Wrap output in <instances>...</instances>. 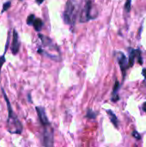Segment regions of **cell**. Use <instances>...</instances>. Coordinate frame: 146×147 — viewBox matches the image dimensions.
<instances>
[{"mask_svg": "<svg viewBox=\"0 0 146 147\" xmlns=\"http://www.w3.org/2000/svg\"><path fill=\"white\" fill-rule=\"evenodd\" d=\"M2 91H3V95L5 98L8 111H9V117H8V123H7L8 131L10 134H21L22 131V126L21 122L19 121L18 118L16 117V115H15V113L13 112L10 102H9V99H8V97H7V96L4 93L3 89H2Z\"/></svg>", "mask_w": 146, "mask_h": 147, "instance_id": "cell-1", "label": "cell"}, {"mask_svg": "<svg viewBox=\"0 0 146 147\" xmlns=\"http://www.w3.org/2000/svg\"><path fill=\"white\" fill-rule=\"evenodd\" d=\"M77 3L74 0H67L65 4V9L64 11L63 18L65 24L73 26L75 23V18H76V8Z\"/></svg>", "mask_w": 146, "mask_h": 147, "instance_id": "cell-2", "label": "cell"}, {"mask_svg": "<svg viewBox=\"0 0 146 147\" xmlns=\"http://www.w3.org/2000/svg\"><path fill=\"white\" fill-rule=\"evenodd\" d=\"M91 12H92V2L91 0H87L80 15V22H86L90 19H94V17L91 16L92 14Z\"/></svg>", "mask_w": 146, "mask_h": 147, "instance_id": "cell-3", "label": "cell"}, {"mask_svg": "<svg viewBox=\"0 0 146 147\" xmlns=\"http://www.w3.org/2000/svg\"><path fill=\"white\" fill-rule=\"evenodd\" d=\"M44 134H43V143L45 147H53V134L52 130L50 125L44 127Z\"/></svg>", "mask_w": 146, "mask_h": 147, "instance_id": "cell-4", "label": "cell"}, {"mask_svg": "<svg viewBox=\"0 0 146 147\" xmlns=\"http://www.w3.org/2000/svg\"><path fill=\"white\" fill-rule=\"evenodd\" d=\"M138 59L139 63L140 65L143 64V59L141 56V51L139 49H130L129 50V59H128V66L132 67L134 65L135 59Z\"/></svg>", "mask_w": 146, "mask_h": 147, "instance_id": "cell-5", "label": "cell"}, {"mask_svg": "<svg viewBox=\"0 0 146 147\" xmlns=\"http://www.w3.org/2000/svg\"><path fill=\"white\" fill-rule=\"evenodd\" d=\"M117 59H118V62H119L120 70L122 71L123 78H125L126 69L129 68V66H128V60L126 59V57L125 56V54L123 53H120V52H119L117 53Z\"/></svg>", "mask_w": 146, "mask_h": 147, "instance_id": "cell-6", "label": "cell"}, {"mask_svg": "<svg viewBox=\"0 0 146 147\" xmlns=\"http://www.w3.org/2000/svg\"><path fill=\"white\" fill-rule=\"evenodd\" d=\"M20 49V40L19 35L15 30L13 31V38H12V45H11V52L14 55H15Z\"/></svg>", "mask_w": 146, "mask_h": 147, "instance_id": "cell-7", "label": "cell"}, {"mask_svg": "<svg viewBox=\"0 0 146 147\" xmlns=\"http://www.w3.org/2000/svg\"><path fill=\"white\" fill-rule=\"evenodd\" d=\"M36 111L38 113V116H39V119L41 122V124L46 127V126H48L50 125L49 123V121L46 117V112H45V109L41 107H36Z\"/></svg>", "mask_w": 146, "mask_h": 147, "instance_id": "cell-8", "label": "cell"}, {"mask_svg": "<svg viewBox=\"0 0 146 147\" xmlns=\"http://www.w3.org/2000/svg\"><path fill=\"white\" fill-rule=\"evenodd\" d=\"M39 37L40 38L41 42H42V45H43L44 47H51V48H52V49H57V47L52 43V40L50 38H48V37H46V36H44V35H42V34H39Z\"/></svg>", "mask_w": 146, "mask_h": 147, "instance_id": "cell-9", "label": "cell"}, {"mask_svg": "<svg viewBox=\"0 0 146 147\" xmlns=\"http://www.w3.org/2000/svg\"><path fill=\"white\" fill-rule=\"evenodd\" d=\"M120 88V83L118 80L115 81V84L113 89V95H112V101L113 102H117L119 100V95H118V90Z\"/></svg>", "mask_w": 146, "mask_h": 147, "instance_id": "cell-10", "label": "cell"}, {"mask_svg": "<svg viewBox=\"0 0 146 147\" xmlns=\"http://www.w3.org/2000/svg\"><path fill=\"white\" fill-rule=\"evenodd\" d=\"M33 26H34V29L37 32H40L41 30L42 27H43V22H42V20L40 19V18H35V20H34V22L33 23Z\"/></svg>", "mask_w": 146, "mask_h": 147, "instance_id": "cell-11", "label": "cell"}, {"mask_svg": "<svg viewBox=\"0 0 146 147\" xmlns=\"http://www.w3.org/2000/svg\"><path fill=\"white\" fill-rule=\"evenodd\" d=\"M107 112H108V115L110 117L111 122L114 125L115 127H118V119H117L116 115H114V113L112 110H107Z\"/></svg>", "mask_w": 146, "mask_h": 147, "instance_id": "cell-12", "label": "cell"}, {"mask_svg": "<svg viewBox=\"0 0 146 147\" xmlns=\"http://www.w3.org/2000/svg\"><path fill=\"white\" fill-rule=\"evenodd\" d=\"M132 8V0H126L125 3V10L126 13H129Z\"/></svg>", "mask_w": 146, "mask_h": 147, "instance_id": "cell-13", "label": "cell"}, {"mask_svg": "<svg viewBox=\"0 0 146 147\" xmlns=\"http://www.w3.org/2000/svg\"><path fill=\"white\" fill-rule=\"evenodd\" d=\"M34 20H35L34 15H33V14L29 15V16H28V18H27V23H28V25H33Z\"/></svg>", "mask_w": 146, "mask_h": 147, "instance_id": "cell-14", "label": "cell"}, {"mask_svg": "<svg viewBox=\"0 0 146 147\" xmlns=\"http://www.w3.org/2000/svg\"><path fill=\"white\" fill-rule=\"evenodd\" d=\"M87 117L90 118V119H95L96 117V114L95 112H93L91 109H89L87 112Z\"/></svg>", "mask_w": 146, "mask_h": 147, "instance_id": "cell-15", "label": "cell"}, {"mask_svg": "<svg viewBox=\"0 0 146 147\" xmlns=\"http://www.w3.org/2000/svg\"><path fill=\"white\" fill-rule=\"evenodd\" d=\"M10 5H11V2H10V1H8V2H6V3H3V10H2V11L4 12V11L8 10V9H9Z\"/></svg>", "mask_w": 146, "mask_h": 147, "instance_id": "cell-16", "label": "cell"}, {"mask_svg": "<svg viewBox=\"0 0 146 147\" xmlns=\"http://www.w3.org/2000/svg\"><path fill=\"white\" fill-rule=\"evenodd\" d=\"M5 62V53H3L1 57H0V72H1V68L3 66V65Z\"/></svg>", "mask_w": 146, "mask_h": 147, "instance_id": "cell-17", "label": "cell"}, {"mask_svg": "<svg viewBox=\"0 0 146 147\" xmlns=\"http://www.w3.org/2000/svg\"><path fill=\"white\" fill-rule=\"evenodd\" d=\"M133 136L134 137V138H136L137 140H140L141 139V136L138 134V132H136V131H133Z\"/></svg>", "mask_w": 146, "mask_h": 147, "instance_id": "cell-18", "label": "cell"}, {"mask_svg": "<svg viewBox=\"0 0 146 147\" xmlns=\"http://www.w3.org/2000/svg\"><path fill=\"white\" fill-rule=\"evenodd\" d=\"M142 74H143V76L145 77V80H146V69H144V70H143Z\"/></svg>", "mask_w": 146, "mask_h": 147, "instance_id": "cell-19", "label": "cell"}, {"mask_svg": "<svg viewBox=\"0 0 146 147\" xmlns=\"http://www.w3.org/2000/svg\"><path fill=\"white\" fill-rule=\"evenodd\" d=\"M44 1H45V0H36V3H37L38 4H41Z\"/></svg>", "mask_w": 146, "mask_h": 147, "instance_id": "cell-20", "label": "cell"}, {"mask_svg": "<svg viewBox=\"0 0 146 147\" xmlns=\"http://www.w3.org/2000/svg\"><path fill=\"white\" fill-rule=\"evenodd\" d=\"M143 110H144V111L146 113V102L144 103V104H143Z\"/></svg>", "mask_w": 146, "mask_h": 147, "instance_id": "cell-21", "label": "cell"}, {"mask_svg": "<svg viewBox=\"0 0 146 147\" xmlns=\"http://www.w3.org/2000/svg\"><path fill=\"white\" fill-rule=\"evenodd\" d=\"M21 1H22V0H21Z\"/></svg>", "mask_w": 146, "mask_h": 147, "instance_id": "cell-22", "label": "cell"}]
</instances>
